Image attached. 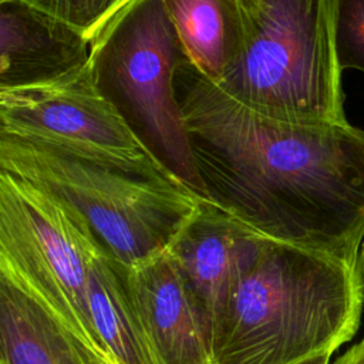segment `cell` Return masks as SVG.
Instances as JSON below:
<instances>
[{"label":"cell","mask_w":364,"mask_h":364,"mask_svg":"<svg viewBox=\"0 0 364 364\" xmlns=\"http://www.w3.org/2000/svg\"><path fill=\"white\" fill-rule=\"evenodd\" d=\"M203 199L259 235L357 267L364 242V129L270 118L189 60L175 74Z\"/></svg>","instance_id":"cell-1"},{"label":"cell","mask_w":364,"mask_h":364,"mask_svg":"<svg viewBox=\"0 0 364 364\" xmlns=\"http://www.w3.org/2000/svg\"><path fill=\"white\" fill-rule=\"evenodd\" d=\"M355 269L266 239L239 279L212 336V364H297L334 353L360 326Z\"/></svg>","instance_id":"cell-2"},{"label":"cell","mask_w":364,"mask_h":364,"mask_svg":"<svg viewBox=\"0 0 364 364\" xmlns=\"http://www.w3.org/2000/svg\"><path fill=\"white\" fill-rule=\"evenodd\" d=\"M0 171L74 210L129 269L164 255L200 200L149 155L121 159L7 132H0Z\"/></svg>","instance_id":"cell-3"},{"label":"cell","mask_w":364,"mask_h":364,"mask_svg":"<svg viewBox=\"0 0 364 364\" xmlns=\"http://www.w3.org/2000/svg\"><path fill=\"white\" fill-rule=\"evenodd\" d=\"M239 48L216 84L240 104L293 122H346L336 0H235Z\"/></svg>","instance_id":"cell-4"},{"label":"cell","mask_w":364,"mask_h":364,"mask_svg":"<svg viewBox=\"0 0 364 364\" xmlns=\"http://www.w3.org/2000/svg\"><path fill=\"white\" fill-rule=\"evenodd\" d=\"M186 60L164 1L135 0L92 43L88 70L146 154L203 199L175 91L176 70Z\"/></svg>","instance_id":"cell-5"},{"label":"cell","mask_w":364,"mask_h":364,"mask_svg":"<svg viewBox=\"0 0 364 364\" xmlns=\"http://www.w3.org/2000/svg\"><path fill=\"white\" fill-rule=\"evenodd\" d=\"M105 253L74 210L0 171V274L33 296L97 358L112 364L90 310L92 272Z\"/></svg>","instance_id":"cell-6"},{"label":"cell","mask_w":364,"mask_h":364,"mask_svg":"<svg viewBox=\"0 0 364 364\" xmlns=\"http://www.w3.org/2000/svg\"><path fill=\"white\" fill-rule=\"evenodd\" d=\"M0 132L121 159L148 156L97 91L88 65L50 84L0 91Z\"/></svg>","instance_id":"cell-7"},{"label":"cell","mask_w":364,"mask_h":364,"mask_svg":"<svg viewBox=\"0 0 364 364\" xmlns=\"http://www.w3.org/2000/svg\"><path fill=\"white\" fill-rule=\"evenodd\" d=\"M122 279L152 364H212L208 324L168 252L122 266Z\"/></svg>","instance_id":"cell-8"},{"label":"cell","mask_w":364,"mask_h":364,"mask_svg":"<svg viewBox=\"0 0 364 364\" xmlns=\"http://www.w3.org/2000/svg\"><path fill=\"white\" fill-rule=\"evenodd\" d=\"M267 237L200 199L168 255L179 267L210 334L239 279L259 256Z\"/></svg>","instance_id":"cell-9"},{"label":"cell","mask_w":364,"mask_h":364,"mask_svg":"<svg viewBox=\"0 0 364 364\" xmlns=\"http://www.w3.org/2000/svg\"><path fill=\"white\" fill-rule=\"evenodd\" d=\"M92 43L21 0H0V91L50 84L84 70Z\"/></svg>","instance_id":"cell-10"},{"label":"cell","mask_w":364,"mask_h":364,"mask_svg":"<svg viewBox=\"0 0 364 364\" xmlns=\"http://www.w3.org/2000/svg\"><path fill=\"white\" fill-rule=\"evenodd\" d=\"M0 364H105L33 296L0 274Z\"/></svg>","instance_id":"cell-11"},{"label":"cell","mask_w":364,"mask_h":364,"mask_svg":"<svg viewBox=\"0 0 364 364\" xmlns=\"http://www.w3.org/2000/svg\"><path fill=\"white\" fill-rule=\"evenodd\" d=\"M191 64L219 84L236 58L239 17L235 0H162Z\"/></svg>","instance_id":"cell-12"},{"label":"cell","mask_w":364,"mask_h":364,"mask_svg":"<svg viewBox=\"0 0 364 364\" xmlns=\"http://www.w3.org/2000/svg\"><path fill=\"white\" fill-rule=\"evenodd\" d=\"M90 310L112 364H152L124 286L122 264L108 253L92 272Z\"/></svg>","instance_id":"cell-13"},{"label":"cell","mask_w":364,"mask_h":364,"mask_svg":"<svg viewBox=\"0 0 364 364\" xmlns=\"http://www.w3.org/2000/svg\"><path fill=\"white\" fill-rule=\"evenodd\" d=\"M77 28L94 43L105 27L135 0H21Z\"/></svg>","instance_id":"cell-14"},{"label":"cell","mask_w":364,"mask_h":364,"mask_svg":"<svg viewBox=\"0 0 364 364\" xmlns=\"http://www.w3.org/2000/svg\"><path fill=\"white\" fill-rule=\"evenodd\" d=\"M334 41L340 68L364 73V0H336Z\"/></svg>","instance_id":"cell-15"},{"label":"cell","mask_w":364,"mask_h":364,"mask_svg":"<svg viewBox=\"0 0 364 364\" xmlns=\"http://www.w3.org/2000/svg\"><path fill=\"white\" fill-rule=\"evenodd\" d=\"M330 364H364V336Z\"/></svg>","instance_id":"cell-16"},{"label":"cell","mask_w":364,"mask_h":364,"mask_svg":"<svg viewBox=\"0 0 364 364\" xmlns=\"http://www.w3.org/2000/svg\"><path fill=\"white\" fill-rule=\"evenodd\" d=\"M355 272H357L358 284H360V289H361V293H363V300H364V242H363L361 249H360V255H358Z\"/></svg>","instance_id":"cell-17"},{"label":"cell","mask_w":364,"mask_h":364,"mask_svg":"<svg viewBox=\"0 0 364 364\" xmlns=\"http://www.w3.org/2000/svg\"><path fill=\"white\" fill-rule=\"evenodd\" d=\"M330 358H331V353H323V354L306 358L297 364H330Z\"/></svg>","instance_id":"cell-18"}]
</instances>
